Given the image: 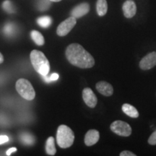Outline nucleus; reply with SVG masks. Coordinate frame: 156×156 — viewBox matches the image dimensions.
Here are the masks:
<instances>
[{
  "label": "nucleus",
  "instance_id": "nucleus-1",
  "mask_svg": "<svg viewBox=\"0 0 156 156\" xmlns=\"http://www.w3.org/2000/svg\"><path fill=\"white\" fill-rule=\"evenodd\" d=\"M65 55L70 64L82 69L91 68L95 64L93 56L78 44L69 45L66 49Z\"/></svg>",
  "mask_w": 156,
  "mask_h": 156
},
{
  "label": "nucleus",
  "instance_id": "nucleus-2",
  "mask_svg": "<svg viewBox=\"0 0 156 156\" xmlns=\"http://www.w3.org/2000/svg\"><path fill=\"white\" fill-rule=\"evenodd\" d=\"M30 57L33 67L37 73L41 76L48 75L50 71V64L44 54L40 51L34 50L31 51Z\"/></svg>",
  "mask_w": 156,
  "mask_h": 156
},
{
  "label": "nucleus",
  "instance_id": "nucleus-3",
  "mask_svg": "<svg viewBox=\"0 0 156 156\" xmlns=\"http://www.w3.org/2000/svg\"><path fill=\"white\" fill-rule=\"evenodd\" d=\"M75 140V134L69 126L60 125L56 132V142L61 148H67L73 145Z\"/></svg>",
  "mask_w": 156,
  "mask_h": 156
},
{
  "label": "nucleus",
  "instance_id": "nucleus-4",
  "mask_svg": "<svg viewBox=\"0 0 156 156\" xmlns=\"http://www.w3.org/2000/svg\"><path fill=\"white\" fill-rule=\"evenodd\" d=\"M15 87H16L17 93L25 100L32 101L36 97V92H35L34 87L28 80L24 79V78L19 79L17 81Z\"/></svg>",
  "mask_w": 156,
  "mask_h": 156
},
{
  "label": "nucleus",
  "instance_id": "nucleus-5",
  "mask_svg": "<svg viewBox=\"0 0 156 156\" xmlns=\"http://www.w3.org/2000/svg\"><path fill=\"white\" fill-rule=\"evenodd\" d=\"M110 128L113 132L119 136H128L132 134L131 126L123 121H115L111 124Z\"/></svg>",
  "mask_w": 156,
  "mask_h": 156
},
{
  "label": "nucleus",
  "instance_id": "nucleus-6",
  "mask_svg": "<svg viewBox=\"0 0 156 156\" xmlns=\"http://www.w3.org/2000/svg\"><path fill=\"white\" fill-rule=\"evenodd\" d=\"M76 20L75 17L73 16L66 19L63 22L61 23L56 29V34L58 36H65L69 34L74 27L75 26Z\"/></svg>",
  "mask_w": 156,
  "mask_h": 156
},
{
  "label": "nucleus",
  "instance_id": "nucleus-7",
  "mask_svg": "<svg viewBox=\"0 0 156 156\" xmlns=\"http://www.w3.org/2000/svg\"><path fill=\"white\" fill-rule=\"evenodd\" d=\"M156 65V52L148 54L140 62V67L143 70H147Z\"/></svg>",
  "mask_w": 156,
  "mask_h": 156
},
{
  "label": "nucleus",
  "instance_id": "nucleus-8",
  "mask_svg": "<svg viewBox=\"0 0 156 156\" xmlns=\"http://www.w3.org/2000/svg\"><path fill=\"white\" fill-rule=\"evenodd\" d=\"M83 98L87 106L94 108L97 105L98 99L93 91L89 87H86L83 91Z\"/></svg>",
  "mask_w": 156,
  "mask_h": 156
},
{
  "label": "nucleus",
  "instance_id": "nucleus-9",
  "mask_svg": "<svg viewBox=\"0 0 156 156\" xmlns=\"http://www.w3.org/2000/svg\"><path fill=\"white\" fill-rule=\"evenodd\" d=\"M90 10V5L86 2L81 3L75 7H74L71 12L72 16L75 18H80V17L87 15Z\"/></svg>",
  "mask_w": 156,
  "mask_h": 156
},
{
  "label": "nucleus",
  "instance_id": "nucleus-10",
  "mask_svg": "<svg viewBox=\"0 0 156 156\" xmlns=\"http://www.w3.org/2000/svg\"><path fill=\"white\" fill-rule=\"evenodd\" d=\"M123 12L126 18H132L136 14V7L132 0H127L124 3L122 7Z\"/></svg>",
  "mask_w": 156,
  "mask_h": 156
},
{
  "label": "nucleus",
  "instance_id": "nucleus-11",
  "mask_svg": "<svg viewBox=\"0 0 156 156\" xmlns=\"http://www.w3.org/2000/svg\"><path fill=\"white\" fill-rule=\"evenodd\" d=\"M95 87L101 94L105 95V96H111L114 93L112 85L104 81H101L95 85Z\"/></svg>",
  "mask_w": 156,
  "mask_h": 156
},
{
  "label": "nucleus",
  "instance_id": "nucleus-12",
  "mask_svg": "<svg viewBox=\"0 0 156 156\" xmlns=\"http://www.w3.org/2000/svg\"><path fill=\"white\" fill-rule=\"evenodd\" d=\"M100 134L95 129H90L85 136V144L87 146H92L98 142Z\"/></svg>",
  "mask_w": 156,
  "mask_h": 156
},
{
  "label": "nucleus",
  "instance_id": "nucleus-13",
  "mask_svg": "<svg viewBox=\"0 0 156 156\" xmlns=\"http://www.w3.org/2000/svg\"><path fill=\"white\" fill-rule=\"evenodd\" d=\"M122 111L124 114L129 117H132V118H137V117H139V112H137V110L133 106L128 104V103H125V104L123 105Z\"/></svg>",
  "mask_w": 156,
  "mask_h": 156
},
{
  "label": "nucleus",
  "instance_id": "nucleus-14",
  "mask_svg": "<svg viewBox=\"0 0 156 156\" xmlns=\"http://www.w3.org/2000/svg\"><path fill=\"white\" fill-rule=\"evenodd\" d=\"M96 10L99 16H104L108 10V5L106 0H98L96 3Z\"/></svg>",
  "mask_w": 156,
  "mask_h": 156
},
{
  "label": "nucleus",
  "instance_id": "nucleus-15",
  "mask_svg": "<svg viewBox=\"0 0 156 156\" xmlns=\"http://www.w3.org/2000/svg\"><path fill=\"white\" fill-rule=\"evenodd\" d=\"M46 151L48 155H54L56 153V150L54 144V139L53 136H49L46 140Z\"/></svg>",
  "mask_w": 156,
  "mask_h": 156
},
{
  "label": "nucleus",
  "instance_id": "nucleus-16",
  "mask_svg": "<svg viewBox=\"0 0 156 156\" xmlns=\"http://www.w3.org/2000/svg\"><path fill=\"white\" fill-rule=\"evenodd\" d=\"M31 38L33 41L38 45V46H43L45 43V40L43 35L37 30H32L30 33Z\"/></svg>",
  "mask_w": 156,
  "mask_h": 156
},
{
  "label": "nucleus",
  "instance_id": "nucleus-17",
  "mask_svg": "<svg viewBox=\"0 0 156 156\" xmlns=\"http://www.w3.org/2000/svg\"><path fill=\"white\" fill-rule=\"evenodd\" d=\"M20 140L23 144L26 145H34L35 142V138L33 135L27 133H23L20 136Z\"/></svg>",
  "mask_w": 156,
  "mask_h": 156
},
{
  "label": "nucleus",
  "instance_id": "nucleus-18",
  "mask_svg": "<svg viewBox=\"0 0 156 156\" xmlns=\"http://www.w3.org/2000/svg\"><path fill=\"white\" fill-rule=\"evenodd\" d=\"M37 23H38V24L40 25L41 27H42V28H48V27L51 25L52 19L48 16L41 17L37 20Z\"/></svg>",
  "mask_w": 156,
  "mask_h": 156
},
{
  "label": "nucleus",
  "instance_id": "nucleus-19",
  "mask_svg": "<svg viewBox=\"0 0 156 156\" xmlns=\"http://www.w3.org/2000/svg\"><path fill=\"white\" fill-rule=\"evenodd\" d=\"M2 7L4 10L7 12L9 13V14L14 13L15 12V9L14 6H13V4L12 3V2L9 1V0H6V1L4 2L2 4Z\"/></svg>",
  "mask_w": 156,
  "mask_h": 156
},
{
  "label": "nucleus",
  "instance_id": "nucleus-20",
  "mask_svg": "<svg viewBox=\"0 0 156 156\" xmlns=\"http://www.w3.org/2000/svg\"><path fill=\"white\" fill-rule=\"evenodd\" d=\"M51 5L50 0H39L38 2V9L41 11H45L49 8Z\"/></svg>",
  "mask_w": 156,
  "mask_h": 156
},
{
  "label": "nucleus",
  "instance_id": "nucleus-21",
  "mask_svg": "<svg viewBox=\"0 0 156 156\" xmlns=\"http://www.w3.org/2000/svg\"><path fill=\"white\" fill-rule=\"evenodd\" d=\"M15 32V25L12 23H7L5 25V28H4V33L7 35V36H10L13 35Z\"/></svg>",
  "mask_w": 156,
  "mask_h": 156
},
{
  "label": "nucleus",
  "instance_id": "nucleus-22",
  "mask_svg": "<svg viewBox=\"0 0 156 156\" xmlns=\"http://www.w3.org/2000/svg\"><path fill=\"white\" fill-rule=\"evenodd\" d=\"M42 77L44 78V80L46 83H51V81H56L58 79V75L57 73H53L49 77H47V75L46 76H42Z\"/></svg>",
  "mask_w": 156,
  "mask_h": 156
},
{
  "label": "nucleus",
  "instance_id": "nucleus-23",
  "mask_svg": "<svg viewBox=\"0 0 156 156\" xmlns=\"http://www.w3.org/2000/svg\"><path fill=\"white\" fill-rule=\"evenodd\" d=\"M148 143L151 145H156V131L154 132L149 137V139H148Z\"/></svg>",
  "mask_w": 156,
  "mask_h": 156
},
{
  "label": "nucleus",
  "instance_id": "nucleus-24",
  "mask_svg": "<svg viewBox=\"0 0 156 156\" xmlns=\"http://www.w3.org/2000/svg\"><path fill=\"white\" fill-rule=\"evenodd\" d=\"M9 141V137L7 135H1L0 136V145H2Z\"/></svg>",
  "mask_w": 156,
  "mask_h": 156
},
{
  "label": "nucleus",
  "instance_id": "nucleus-25",
  "mask_svg": "<svg viewBox=\"0 0 156 156\" xmlns=\"http://www.w3.org/2000/svg\"><path fill=\"white\" fill-rule=\"evenodd\" d=\"M120 156H136L135 154H134L133 153L130 151H123L120 153Z\"/></svg>",
  "mask_w": 156,
  "mask_h": 156
},
{
  "label": "nucleus",
  "instance_id": "nucleus-26",
  "mask_svg": "<svg viewBox=\"0 0 156 156\" xmlns=\"http://www.w3.org/2000/svg\"><path fill=\"white\" fill-rule=\"evenodd\" d=\"M15 151H17V148L16 147H11V148H9V149L8 150V151H7V155H10L12 153H14V152H15Z\"/></svg>",
  "mask_w": 156,
  "mask_h": 156
},
{
  "label": "nucleus",
  "instance_id": "nucleus-27",
  "mask_svg": "<svg viewBox=\"0 0 156 156\" xmlns=\"http://www.w3.org/2000/svg\"><path fill=\"white\" fill-rule=\"evenodd\" d=\"M4 62V57L2 56V54L0 53V64H2Z\"/></svg>",
  "mask_w": 156,
  "mask_h": 156
},
{
  "label": "nucleus",
  "instance_id": "nucleus-28",
  "mask_svg": "<svg viewBox=\"0 0 156 156\" xmlns=\"http://www.w3.org/2000/svg\"><path fill=\"white\" fill-rule=\"evenodd\" d=\"M51 2H60L61 0H50Z\"/></svg>",
  "mask_w": 156,
  "mask_h": 156
}]
</instances>
